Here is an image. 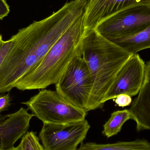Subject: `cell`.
<instances>
[{"label": "cell", "instance_id": "obj_1", "mask_svg": "<svg viewBox=\"0 0 150 150\" xmlns=\"http://www.w3.org/2000/svg\"><path fill=\"white\" fill-rule=\"evenodd\" d=\"M88 1L67 3L46 18L18 30L0 67V93L15 88L25 75L40 63L54 43L84 12Z\"/></svg>", "mask_w": 150, "mask_h": 150}, {"label": "cell", "instance_id": "obj_2", "mask_svg": "<svg viewBox=\"0 0 150 150\" xmlns=\"http://www.w3.org/2000/svg\"><path fill=\"white\" fill-rule=\"evenodd\" d=\"M79 52L92 82L87 112L103 108L104 98L117 74L133 54L101 36L95 30L84 33Z\"/></svg>", "mask_w": 150, "mask_h": 150}, {"label": "cell", "instance_id": "obj_3", "mask_svg": "<svg viewBox=\"0 0 150 150\" xmlns=\"http://www.w3.org/2000/svg\"><path fill=\"white\" fill-rule=\"evenodd\" d=\"M84 13L54 43L40 63L22 78L15 88L20 91L45 89L57 83L79 52L84 33Z\"/></svg>", "mask_w": 150, "mask_h": 150}, {"label": "cell", "instance_id": "obj_4", "mask_svg": "<svg viewBox=\"0 0 150 150\" xmlns=\"http://www.w3.org/2000/svg\"><path fill=\"white\" fill-rule=\"evenodd\" d=\"M22 104L43 123H71L85 120L87 115V112L72 105L56 91L41 90Z\"/></svg>", "mask_w": 150, "mask_h": 150}, {"label": "cell", "instance_id": "obj_5", "mask_svg": "<svg viewBox=\"0 0 150 150\" xmlns=\"http://www.w3.org/2000/svg\"><path fill=\"white\" fill-rule=\"evenodd\" d=\"M55 87L56 91L69 102L87 112L92 82L89 69L79 50L55 84Z\"/></svg>", "mask_w": 150, "mask_h": 150}, {"label": "cell", "instance_id": "obj_6", "mask_svg": "<svg viewBox=\"0 0 150 150\" xmlns=\"http://www.w3.org/2000/svg\"><path fill=\"white\" fill-rule=\"evenodd\" d=\"M150 26V4L134 6L118 12L95 28L110 41L137 34Z\"/></svg>", "mask_w": 150, "mask_h": 150}, {"label": "cell", "instance_id": "obj_7", "mask_svg": "<svg viewBox=\"0 0 150 150\" xmlns=\"http://www.w3.org/2000/svg\"><path fill=\"white\" fill-rule=\"evenodd\" d=\"M90 127L86 119L66 124L43 123L39 138L45 150H77Z\"/></svg>", "mask_w": 150, "mask_h": 150}, {"label": "cell", "instance_id": "obj_8", "mask_svg": "<svg viewBox=\"0 0 150 150\" xmlns=\"http://www.w3.org/2000/svg\"><path fill=\"white\" fill-rule=\"evenodd\" d=\"M146 64L137 53L133 54L117 74L103 102L120 94L133 97L139 93L144 80Z\"/></svg>", "mask_w": 150, "mask_h": 150}, {"label": "cell", "instance_id": "obj_9", "mask_svg": "<svg viewBox=\"0 0 150 150\" xmlns=\"http://www.w3.org/2000/svg\"><path fill=\"white\" fill-rule=\"evenodd\" d=\"M149 4L150 0H89L84 13V33L95 30L100 23L118 12Z\"/></svg>", "mask_w": 150, "mask_h": 150}, {"label": "cell", "instance_id": "obj_10", "mask_svg": "<svg viewBox=\"0 0 150 150\" xmlns=\"http://www.w3.org/2000/svg\"><path fill=\"white\" fill-rule=\"evenodd\" d=\"M28 109L21 108L17 112L6 115L0 114V149L8 150L27 132L34 116Z\"/></svg>", "mask_w": 150, "mask_h": 150}, {"label": "cell", "instance_id": "obj_11", "mask_svg": "<svg viewBox=\"0 0 150 150\" xmlns=\"http://www.w3.org/2000/svg\"><path fill=\"white\" fill-rule=\"evenodd\" d=\"M129 110L137 131L150 130V60L146 64L142 88Z\"/></svg>", "mask_w": 150, "mask_h": 150}, {"label": "cell", "instance_id": "obj_12", "mask_svg": "<svg viewBox=\"0 0 150 150\" xmlns=\"http://www.w3.org/2000/svg\"><path fill=\"white\" fill-rule=\"evenodd\" d=\"M111 41L131 54L137 53L150 48V26L134 35Z\"/></svg>", "mask_w": 150, "mask_h": 150}, {"label": "cell", "instance_id": "obj_13", "mask_svg": "<svg viewBox=\"0 0 150 150\" xmlns=\"http://www.w3.org/2000/svg\"><path fill=\"white\" fill-rule=\"evenodd\" d=\"M77 150H150V142L144 139L107 144L89 142L82 143Z\"/></svg>", "mask_w": 150, "mask_h": 150}, {"label": "cell", "instance_id": "obj_14", "mask_svg": "<svg viewBox=\"0 0 150 150\" xmlns=\"http://www.w3.org/2000/svg\"><path fill=\"white\" fill-rule=\"evenodd\" d=\"M129 120H131V116L128 109L113 112L103 125L102 134L108 138L116 135L120 132L123 124Z\"/></svg>", "mask_w": 150, "mask_h": 150}, {"label": "cell", "instance_id": "obj_15", "mask_svg": "<svg viewBox=\"0 0 150 150\" xmlns=\"http://www.w3.org/2000/svg\"><path fill=\"white\" fill-rule=\"evenodd\" d=\"M19 145L21 150H45L39 138L33 131H28L23 136Z\"/></svg>", "mask_w": 150, "mask_h": 150}, {"label": "cell", "instance_id": "obj_16", "mask_svg": "<svg viewBox=\"0 0 150 150\" xmlns=\"http://www.w3.org/2000/svg\"><path fill=\"white\" fill-rule=\"evenodd\" d=\"M16 39V35H13L10 39L4 41L1 47L0 48V67L3 62L4 60L9 52Z\"/></svg>", "mask_w": 150, "mask_h": 150}, {"label": "cell", "instance_id": "obj_17", "mask_svg": "<svg viewBox=\"0 0 150 150\" xmlns=\"http://www.w3.org/2000/svg\"><path fill=\"white\" fill-rule=\"evenodd\" d=\"M115 104L121 107L128 106L132 104L131 97L127 94H122L117 96L114 99Z\"/></svg>", "mask_w": 150, "mask_h": 150}, {"label": "cell", "instance_id": "obj_18", "mask_svg": "<svg viewBox=\"0 0 150 150\" xmlns=\"http://www.w3.org/2000/svg\"><path fill=\"white\" fill-rule=\"evenodd\" d=\"M10 95L9 93L0 94V114L2 112L6 111L11 106Z\"/></svg>", "mask_w": 150, "mask_h": 150}, {"label": "cell", "instance_id": "obj_19", "mask_svg": "<svg viewBox=\"0 0 150 150\" xmlns=\"http://www.w3.org/2000/svg\"><path fill=\"white\" fill-rule=\"evenodd\" d=\"M10 12L9 6L5 0H0V20L7 16Z\"/></svg>", "mask_w": 150, "mask_h": 150}, {"label": "cell", "instance_id": "obj_20", "mask_svg": "<svg viewBox=\"0 0 150 150\" xmlns=\"http://www.w3.org/2000/svg\"><path fill=\"white\" fill-rule=\"evenodd\" d=\"M3 42V40H2V35L0 33V48L1 47L2 45Z\"/></svg>", "mask_w": 150, "mask_h": 150}]
</instances>
